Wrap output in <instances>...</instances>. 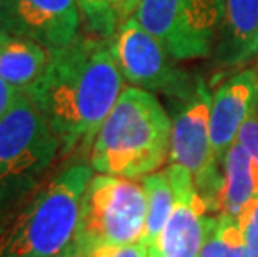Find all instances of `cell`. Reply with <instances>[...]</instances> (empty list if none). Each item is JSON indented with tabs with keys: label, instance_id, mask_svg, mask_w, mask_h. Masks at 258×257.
I'll return each instance as SVG.
<instances>
[{
	"label": "cell",
	"instance_id": "cell-23",
	"mask_svg": "<svg viewBox=\"0 0 258 257\" xmlns=\"http://www.w3.org/2000/svg\"><path fill=\"white\" fill-rule=\"evenodd\" d=\"M148 257H172V255H167L163 252L160 245H152V247H148Z\"/></svg>",
	"mask_w": 258,
	"mask_h": 257
},
{
	"label": "cell",
	"instance_id": "cell-20",
	"mask_svg": "<svg viewBox=\"0 0 258 257\" xmlns=\"http://www.w3.org/2000/svg\"><path fill=\"white\" fill-rule=\"evenodd\" d=\"M243 232L246 257H258V197H253L238 217Z\"/></svg>",
	"mask_w": 258,
	"mask_h": 257
},
{
	"label": "cell",
	"instance_id": "cell-19",
	"mask_svg": "<svg viewBox=\"0 0 258 257\" xmlns=\"http://www.w3.org/2000/svg\"><path fill=\"white\" fill-rule=\"evenodd\" d=\"M62 252L69 257H148V245L139 240L127 245H100V247L80 250V252L63 249Z\"/></svg>",
	"mask_w": 258,
	"mask_h": 257
},
{
	"label": "cell",
	"instance_id": "cell-15",
	"mask_svg": "<svg viewBox=\"0 0 258 257\" xmlns=\"http://www.w3.org/2000/svg\"><path fill=\"white\" fill-rule=\"evenodd\" d=\"M145 195H147V224L142 242L148 247L158 244L168 217L173 209V187L168 179L167 169L157 171L142 179Z\"/></svg>",
	"mask_w": 258,
	"mask_h": 257
},
{
	"label": "cell",
	"instance_id": "cell-2",
	"mask_svg": "<svg viewBox=\"0 0 258 257\" xmlns=\"http://www.w3.org/2000/svg\"><path fill=\"white\" fill-rule=\"evenodd\" d=\"M92 166L77 161L4 207L0 257H58L72 240Z\"/></svg>",
	"mask_w": 258,
	"mask_h": 257
},
{
	"label": "cell",
	"instance_id": "cell-5",
	"mask_svg": "<svg viewBox=\"0 0 258 257\" xmlns=\"http://www.w3.org/2000/svg\"><path fill=\"white\" fill-rule=\"evenodd\" d=\"M147 224V195L142 182L97 174L80 202L75 234L65 249L89 250L142 240Z\"/></svg>",
	"mask_w": 258,
	"mask_h": 257
},
{
	"label": "cell",
	"instance_id": "cell-25",
	"mask_svg": "<svg viewBox=\"0 0 258 257\" xmlns=\"http://www.w3.org/2000/svg\"><path fill=\"white\" fill-rule=\"evenodd\" d=\"M256 72H258V69H256Z\"/></svg>",
	"mask_w": 258,
	"mask_h": 257
},
{
	"label": "cell",
	"instance_id": "cell-21",
	"mask_svg": "<svg viewBox=\"0 0 258 257\" xmlns=\"http://www.w3.org/2000/svg\"><path fill=\"white\" fill-rule=\"evenodd\" d=\"M19 94L20 92L17 89H14L12 85L0 77V117H4L9 112V109L12 107V104L19 97Z\"/></svg>",
	"mask_w": 258,
	"mask_h": 257
},
{
	"label": "cell",
	"instance_id": "cell-24",
	"mask_svg": "<svg viewBox=\"0 0 258 257\" xmlns=\"http://www.w3.org/2000/svg\"><path fill=\"white\" fill-rule=\"evenodd\" d=\"M58 257H69V255H65V254H63V252H62V254H60V255H58Z\"/></svg>",
	"mask_w": 258,
	"mask_h": 257
},
{
	"label": "cell",
	"instance_id": "cell-12",
	"mask_svg": "<svg viewBox=\"0 0 258 257\" xmlns=\"http://www.w3.org/2000/svg\"><path fill=\"white\" fill-rule=\"evenodd\" d=\"M258 56V0H222L213 57L223 69L241 67Z\"/></svg>",
	"mask_w": 258,
	"mask_h": 257
},
{
	"label": "cell",
	"instance_id": "cell-22",
	"mask_svg": "<svg viewBox=\"0 0 258 257\" xmlns=\"http://www.w3.org/2000/svg\"><path fill=\"white\" fill-rule=\"evenodd\" d=\"M140 4V0H117V7H118V14L120 19L125 20L134 15L137 5Z\"/></svg>",
	"mask_w": 258,
	"mask_h": 257
},
{
	"label": "cell",
	"instance_id": "cell-13",
	"mask_svg": "<svg viewBox=\"0 0 258 257\" xmlns=\"http://www.w3.org/2000/svg\"><path fill=\"white\" fill-rule=\"evenodd\" d=\"M50 50L35 40L0 30V77L19 92H27L45 70Z\"/></svg>",
	"mask_w": 258,
	"mask_h": 257
},
{
	"label": "cell",
	"instance_id": "cell-16",
	"mask_svg": "<svg viewBox=\"0 0 258 257\" xmlns=\"http://www.w3.org/2000/svg\"><path fill=\"white\" fill-rule=\"evenodd\" d=\"M200 257H246L243 232L237 217L208 214L207 237Z\"/></svg>",
	"mask_w": 258,
	"mask_h": 257
},
{
	"label": "cell",
	"instance_id": "cell-6",
	"mask_svg": "<svg viewBox=\"0 0 258 257\" xmlns=\"http://www.w3.org/2000/svg\"><path fill=\"white\" fill-rule=\"evenodd\" d=\"M212 95L205 79L195 75L182 92L167 97V111L172 119L168 162L191 174L197 190L207 202L208 214H217L223 172L212 157Z\"/></svg>",
	"mask_w": 258,
	"mask_h": 257
},
{
	"label": "cell",
	"instance_id": "cell-8",
	"mask_svg": "<svg viewBox=\"0 0 258 257\" xmlns=\"http://www.w3.org/2000/svg\"><path fill=\"white\" fill-rule=\"evenodd\" d=\"M108 42L123 80L134 87L172 97L195 79L194 74L175 65L177 60L172 59L163 43L134 15L120 22Z\"/></svg>",
	"mask_w": 258,
	"mask_h": 257
},
{
	"label": "cell",
	"instance_id": "cell-7",
	"mask_svg": "<svg viewBox=\"0 0 258 257\" xmlns=\"http://www.w3.org/2000/svg\"><path fill=\"white\" fill-rule=\"evenodd\" d=\"M134 17L173 60H199L215 50L222 0H140Z\"/></svg>",
	"mask_w": 258,
	"mask_h": 257
},
{
	"label": "cell",
	"instance_id": "cell-14",
	"mask_svg": "<svg viewBox=\"0 0 258 257\" xmlns=\"http://www.w3.org/2000/svg\"><path fill=\"white\" fill-rule=\"evenodd\" d=\"M222 172L223 180L218 195L217 214H227L238 219L245 205L256 197L250 157L238 142H235L225 156Z\"/></svg>",
	"mask_w": 258,
	"mask_h": 257
},
{
	"label": "cell",
	"instance_id": "cell-17",
	"mask_svg": "<svg viewBox=\"0 0 258 257\" xmlns=\"http://www.w3.org/2000/svg\"><path fill=\"white\" fill-rule=\"evenodd\" d=\"M77 4L89 35L110 39L122 22L117 0H77Z\"/></svg>",
	"mask_w": 258,
	"mask_h": 257
},
{
	"label": "cell",
	"instance_id": "cell-9",
	"mask_svg": "<svg viewBox=\"0 0 258 257\" xmlns=\"http://www.w3.org/2000/svg\"><path fill=\"white\" fill-rule=\"evenodd\" d=\"M77 0H0V30L58 50L80 35Z\"/></svg>",
	"mask_w": 258,
	"mask_h": 257
},
{
	"label": "cell",
	"instance_id": "cell-10",
	"mask_svg": "<svg viewBox=\"0 0 258 257\" xmlns=\"http://www.w3.org/2000/svg\"><path fill=\"white\" fill-rule=\"evenodd\" d=\"M167 172L175 200L157 245L172 257H200L208 226L207 202L202 199L194 177L185 167L168 164Z\"/></svg>",
	"mask_w": 258,
	"mask_h": 257
},
{
	"label": "cell",
	"instance_id": "cell-1",
	"mask_svg": "<svg viewBox=\"0 0 258 257\" xmlns=\"http://www.w3.org/2000/svg\"><path fill=\"white\" fill-rule=\"evenodd\" d=\"M123 82L108 39L80 34L70 45L50 52L40 79L25 94L57 137L60 154H90Z\"/></svg>",
	"mask_w": 258,
	"mask_h": 257
},
{
	"label": "cell",
	"instance_id": "cell-18",
	"mask_svg": "<svg viewBox=\"0 0 258 257\" xmlns=\"http://www.w3.org/2000/svg\"><path fill=\"white\" fill-rule=\"evenodd\" d=\"M237 142L243 147L250 157L251 176H253L255 184V195L258 197V104L255 106L253 112L250 114V117L241 125Z\"/></svg>",
	"mask_w": 258,
	"mask_h": 257
},
{
	"label": "cell",
	"instance_id": "cell-11",
	"mask_svg": "<svg viewBox=\"0 0 258 257\" xmlns=\"http://www.w3.org/2000/svg\"><path fill=\"white\" fill-rule=\"evenodd\" d=\"M258 104V72L243 69L233 74L212 95L210 144L212 157L218 167L235 142L245 120Z\"/></svg>",
	"mask_w": 258,
	"mask_h": 257
},
{
	"label": "cell",
	"instance_id": "cell-3",
	"mask_svg": "<svg viewBox=\"0 0 258 257\" xmlns=\"http://www.w3.org/2000/svg\"><path fill=\"white\" fill-rule=\"evenodd\" d=\"M172 119L153 94L128 85L98 129L90 149L95 172L139 180L160 171L170 157Z\"/></svg>",
	"mask_w": 258,
	"mask_h": 257
},
{
	"label": "cell",
	"instance_id": "cell-4",
	"mask_svg": "<svg viewBox=\"0 0 258 257\" xmlns=\"http://www.w3.org/2000/svg\"><path fill=\"white\" fill-rule=\"evenodd\" d=\"M60 144L25 92L0 117V211L24 197L43 180Z\"/></svg>",
	"mask_w": 258,
	"mask_h": 257
}]
</instances>
